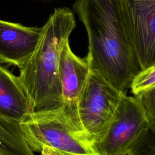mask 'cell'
I'll return each mask as SVG.
<instances>
[{
  "label": "cell",
  "instance_id": "1",
  "mask_svg": "<svg viewBox=\"0 0 155 155\" xmlns=\"http://www.w3.org/2000/svg\"><path fill=\"white\" fill-rule=\"evenodd\" d=\"M73 8L88 35L85 58L122 93L140 71L125 28L119 0H76Z\"/></svg>",
  "mask_w": 155,
  "mask_h": 155
},
{
  "label": "cell",
  "instance_id": "2",
  "mask_svg": "<svg viewBox=\"0 0 155 155\" xmlns=\"http://www.w3.org/2000/svg\"><path fill=\"white\" fill-rule=\"evenodd\" d=\"M75 27L76 20L71 10L65 7L55 8L41 27L32 56L19 68L18 78L30 101L32 113L62 107L59 59Z\"/></svg>",
  "mask_w": 155,
  "mask_h": 155
},
{
  "label": "cell",
  "instance_id": "3",
  "mask_svg": "<svg viewBox=\"0 0 155 155\" xmlns=\"http://www.w3.org/2000/svg\"><path fill=\"white\" fill-rule=\"evenodd\" d=\"M21 125L33 152L41 155H99L94 145L72 127L62 107L31 113Z\"/></svg>",
  "mask_w": 155,
  "mask_h": 155
},
{
  "label": "cell",
  "instance_id": "4",
  "mask_svg": "<svg viewBox=\"0 0 155 155\" xmlns=\"http://www.w3.org/2000/svg\"><path fill=\"white\" fill-rule=\"evenodd\" d=\"M125 94L97 71L90 69L79 99L78 113L87 138L94 147L104 136Z\"/></svg>",
  "mask_w": 155,
  "mask_h": 155
},
{
  "label": "cell",
  "instance_id": "5",
  "mask_svg": "<svg viewBox=\"0 0 155 155\" xmlns=\"http://www.w3.org/2000/svg\"><path fill=\"white\" fill-rule=\"evenodd\" d=\"M149 124L135 97L125 94L102 139L95 145L99 155L127 153Z\"/></svg>",
  "mask_w": 155,
  "mask_h": 155
},
{
  "label": "cell",
  "instance_id": "6",
  "mask_svg": "<svg viewBox=\"0 0 155 155\" xmlns=\"http://www.w3.org/2000/svg\"><path fill=\"white\" fill-rule=\"evenodd\" d=\"M140 71L155 64V0H119Z\"/></svg>",
  "mask_w": 155,
  "mask_h": 155
},
{
  "label": "cell",
  "instance_id": "7",
  "mask_svg": "<svg viewBox=\"0 0 155 155\" xmlns=\"http://www.w3.org/2000/svg\"><path fill=\"white\" fill-rule=\"evenodd\" d=\"M90 71L86 58L76 55L70 48L69 41L67 42L62 49L59 63L63 102L62 110L75 130L87 139L79 121L78 104Z\"/></svg>",
  "mask_w": 155,
  "mask_h": 155
},
{
  "label": "cell",
  "instance_id": "8",
  "mask_svg": "<svg viewBox=\"0 0 155 155\" xmlns=\"http://www.w3.org/2000/svg\"><path fill=\"white\" fill-rule=\"evenodd\" d=\"M41 33V28L0 20V61L21 68L35 50Z\"/></svg>",
  "mask_w": 155,
  "mask_h": 155
},
{
  "label": "cell",
  "instance_id": "9",
  "mask_svg": "<svg viewBox=\"0 0 155 155\" xmlns=\"http://www.w3.org/2000/svg\"><path fill=\"white\" fill-rule=\"evenodd\" d=\"M31 113L30 101L18 76L0 65V116L22 122Z\"/></svg>",
  "mask_w": 155,
  "mask_h": 155
},
{
  "label": "cell",
  "instance_id": "10",
  "mask_svg": "<svg viewBox=\"0 0 155 155\" xmlns=\"http://www.w3.org/2000/svg\"><path fill=\"white\" fill-rule=\"evenodd\" d=\"M0 155H35L25 140L21 122L1 116Z\"/></svg>",
  "mask_w": 155,
  "mask_h": 155
},
{
  "label": "cell",
  "instance_id": "11",
  "mask_svg": "<svg viewBox=\"0 0 155 155\" xmlns=\"http://www.w3.org/2000/svg\"><path fill=\"white\" fill-rule=\"evenodd\" d=\"M127 153L128 155H155V127L149 124Z\"/></svg>",
  "mask_w": 155,
  "mask_h": 155
},
{
  "label": "cell",
  "instance_id": "12",
  "mask_svg": "<svg viewBox=\"0 0 155 155\" xmlns=\"http://www.w3.org/2000/svg\"><path fill=\"white\" fill-rule=\"evenodd\" d=\"M155 87V64L141 70L132 81L130 88L135 96Z\"/></svg>",
  "mask_w": 155,
  "mask_h": 155
},
{
  "label": "cell",
  "instance_id": "13",
  "mask_svg": "<svg viewBox=\"0 0 155 155\" xmlns=\"http://www.w3.org/2000/svg\"><path fill=\"white\" fill-rule=\"evenodd\" d=\"M142 108L148 124L155 127V87L134 96Z\"/></svg>",
  "mask_w": 155,
  "mask_h": 155
},
{
  "label": "cell",
  "instance_id": "14",
  "mask_svg": "<svg viewBox=\"0 0 155 155\" xmlns=\"http://www.w3.org/2000/svg\"><path fill=\"white\" fill-rule=\"evenodd\" d=\"M117 155H128V154L127 153H122V154H117Z\"/></svg>",
  "mask_w": 155,
  "mask_h": 155
}]
</instances>
